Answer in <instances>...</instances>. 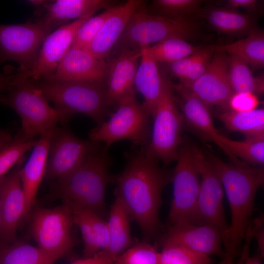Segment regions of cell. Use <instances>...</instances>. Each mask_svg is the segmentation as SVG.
Here are the masks:
<instances>
[{
    "label": "cell",
    "mask_w": 264,
    "mask_h": 264,
    "mask_svg": "<svg viewBox=\"0 0 264 264\" xmlns=\"http://www.w3.org/2000/svg\"><path fill=\"white\" fill-rule=\"evenodd\" d=\"M125 157L123 169L113 177L114 194L127 210L130 220L150 238L161 228L159 212L163 203L162 193L172 181V173L146 156L141 149L132 148Z\"/></svg>",
    "instance_id": "1"
},
{
    "label": "cell",
    "mask_w": 264,
    "mask_h": 264,
    "mask_svg": "<svg viewBox=\"0 0 264 264\" xmlns=\"http://www.w3.org/2000/svg\"><path fill=\"white\" fill-rule=\"evenodd\" d=\"M205 154L220 176L231 211V222L222 242L224 256L220 264H234L252 223L255 195L264 183V168L228 163L211 153Z\"/></svg>",
    "instance_id": "2"
},
{
    "label": "cell",
    "mask_w": 264,
    "mask_h": 264,
    "mask_svg": "<svg viewBox=\"0 0 264 264\" xmlns=\"http://www.w3.org/2000/svg\"><path fill=\"white\" fill-rule=\"evenodd\" d=\"M112 159L102 144L86 161L68 176L56 181L54 188L64 202L89 210L101 217L106 211L105 194L114 176Z\"/></svg>",
    "instance_id": "3"
},
{
    "label": "cell",
    "mask_w": 264,
    "mask_h": 264,
    "mask_svg": "<svg viewBox=\"0 0 264 264\" xmlns=\"http://www.w3.org/2000/svg\"><path fill=\"white\" fill-rule=\"evenodd\" d=\"M31 81L48 101L54 103L55 108L72 116L85 114L97 125L112 112L108 101L106 82Z\"/></svg>",
    "instance_id": "4"
},
{
    "label": "cell",
    "mask_w": 264,
    "mask_h": 264,
    "mask_svg": "<svg viewBox=\"0 0 264 264\" xmlns=\"http://www.w3.org/2000/svg\"><path fill=\"white\" fill-rule=\"evenodd\" d=\"M12 88L0 94V103L13 109L22 122L21 133L29 139L52 131L65 124L71 114L51 107L42 92L29 80L11 81Z\"/></svg>",
    "instance_id": "5"
},
{
    "label": "cell",
    "mask_w": 264,
    "mask_h": 264,
    "mask_svg": "<svg viewBox=\"0 0 264 264\" xmlns=\"http://www.w3.org/2000/svg\"><path fill=\"white\" fill-rule=\"evenodd\" d=\"M115 110L108 119L89 131V139L102 143L107 149L124 140H129L132 148H145L151 137V116L135 93L123 99Z\"/></svg>",
    "instance_id": "6"
},
{
    "label": "cell",
    "mask_w": 264,
    "mask_h": 264,
    "mask_svg": "<svg viewBox=\"0 0 264 264\" xmlns=\"http://www.w3.org/2000/svg\"><path fill=\"white\" fill-rule=\"evenodd\" d=\"M151 117L153 123L150 139L141 149L149 158L167 166L177 159L184 140L181 131L184 123L171 82L167 79Z\"/></svg>",
    "instance_id": "7"
},
{
    "label": "cell",
    "mask_w": 264,
    "mask_h": 264,
    "mask_svg": "<svg viewBox=\"0 0 264 264\" xmlns=\"http://www.w3.org/2000/svg\"><path fill=\"white\" fill-rule=\"evenodd\" d=\"M198 33V25L195 22H177L151 15L143 4L131 17L114 47L118 51L125 48L139 51L170 38L186 41L195 38Z\"/></svg>",
    "instance_id": "8"
},
{
    "label": "cell",
    "mask_w": 264,
    "mask_h": 264,
    "mask_svg": "<svg viewBox=\"0 0 264 264\" xmlns=\"http://www.w3.org/2000/svg\"><path fill=\"white\" fill-rule=\"evenodd\" d=\"M172 173L173 194L169 220L170 226L201 224L197 212L200 175L195 162L194 145L183 141Z\"/></svg>",
    "instance_id": "9"
},
{
    "label": "cell",
    "mask_w": 264,
    "mask_h": 264,
    "mask_svg": "<svg viewBox=\"0 0 264 264\" xmlns=\"http://www.w3.org/2000/svg\"><path fill=\"white\" fill-rule=\"evenodd\" d=\"M54 30L36 19L17 24H0V64L8 61L19 65V73L33 68L40 48Z\"/></svg>",
    "instance_id": "10"
},
{
    "label": "cell",
    "mask_w": 264,
    "mask_h": 264,
    "mask_svg": "<svg viewBox=\"0 0 264 264\" xmlns=\"http://www.w3.org/2000/svg\"><path fill=\"white\" fill-rule=\"evenodd\" d=\"M74 224L71 210L64 202L53 209H37L32 217L30 233L38 247L57 260L74 245Z\"/></svg>",
    "instance_id": "11"
},
{
    "label": "cell",
    "mask_w": 264,
    "mask_h": 264,
    "mask_svg": "<svg viewBox=\"0 0 264 264\" xmlns=\"http://www.w3.org/2000/svg\"><path fill=\"white\" fill-rule=\"evenodd\" d=\"M102 144L80 139L69 130L56 127L50 140L44 178L57 181L68 176Z\"/></svg>",
    "instance_id": "12"
},
{
    "label": "cell",
    "mask_w": 264,
    "mask_h": 264,
    "mask_svg": "<svg viewBox=\"0 0 264 264\" xmlns=\"http://www.w3.org/2000/svg\"><path fill=\"white\" fill-rule=\"evenodd\" d=\"M195 162L200 175L197 212L201 224L210 225L220 234L222 242L228 229L223 207V188L217 171L205 153L194 146Z\"/></svg>",
    "instance_id": "13"
},
{
    "label": "cell",
    "mask_w": 264,
    "mask_h": 264,
    "mask_svg": "<svg viewBox=\"0 0 264 264\" xmlns=\"http://www.w3.org/2000/svg\"><path fill=\"white\" fill-rule=\"evenodd\" d=\"M88 19L75 20L49 33L43 43L33 69L27 73L17 72L12 75V80L49 79L71 47L77 30Z\"/></svg>",
    "instance_id": "14"
},
{
    "label": "cell",
    "mask_w": 264,
    "mask_h": 264,
    "mask_svg": "<svg viewBox=\"0 0 264 264\" xmlns=\"http://www.w3.org/2000/svg\"><path fill=\"white\" fill-rule=\"evenodd\" d=\"M229 57L215 51L203 74L194 82L183 85L209 107H227L233 93L228 77Z\"/></svg>",
    "instance_id": "15"
},
{
    "label": "cell",
    "mask_w": 264,
    "mask_h": 264,
    "mask_svg": "<svg viewBox=\"0 0 264 264\" xmlns=\"http://www.w3.org/2000/svg\"><path fill=\"white\" fill-rule=\"evenodd\" d=\"M22 163L0 178V241L3 245L15 242L18 227L24 219L25 197L19 174Z\"/></svg>",
    "instance_id": "16"
},
{
    "label": "cell",
    "mask_w": 264,
    "mask_h": 264,
    "mask_svg": "<svg viewBox=\"0 0 264 264\" xmlns=\"http://www.w3.org/2000/svg\"><path fill=\"white\" fill-rule=\"evenodd\" d=\"M162 243L180 245L209 256H224L220 232L206 224H182L170 226L162 239Z\"/></svg>",
    "instance_id": "17"
},
{
    "label": "cell",
    "mask_w": 264,
    "mask_h": 264,
    "mask_svg": "<svg viewBox=\"0 0 264 264\" xmlns=\"http://www.w3.org/2000/svg\"><path fill=\"white\" fill-rule=\"evenodd\" d=\"M108 63L96 59L86 49L71 46L47 80L106 83Z\"/></svg>",
    "instance_id": "18"
},
{
    "label": "cell",
    "mask_w": 264,
    "mask_h": 264,
    "mask_svg": "<svg viewBox=\"0 0 264 264\" xmlns=\"http://www.w3.org/2000/svg\"><path fill=\"white\" fill-rule=\"evenodd\" d=\"M138 50L123 48L108 63L106 81L108 103L116 108L123 99L135 93L134 82L139 57Z\"/></svg>",
    "instance_id": "19"
},
{
    "label": "cell",
    "mask_w": 264,
    "mask_h": 264,
    "mask_svg": "<svg viewBox=\"0 0 264 264\" xmlns=\"http://www.w3.org/2000/svg\"><path fill=\"white\" fill-rule=\"evenodd\" d=\"M144 3V0H129L117 5L84 49L96 59L105 60L112 51L133 12Z\"/></svg>",
    "instance_id": "20"
},
{
    "label": "cell",
    "mask_w": 264,
    "mask_h": 264,
    "mask_svg": "<svg viewBox=\"0 0 264 264\" xmlns=\"http://www.w3.org/2000/svg\"><path fill=\"white\" fill-rule=\"evenodd\" d=\"M171 84L179 96V101H176L184 122L216 144L228 156L221 141L222 135L215 128L209 107L182 84Z\"/></svg>",
    "instance_id": "21"
},
{
    "label": "cell",
    "mask_w": 264,
    "mask_h": 264,
    "mask_svg": "<svg viewBox=\"0 0 264 264\" xmlns=\"http://www.w3.org/2000/svg\"><path fill=\"white\" fill-rule=\"evenodd\" d=\"M106 0H57L45 1L39 7V18L53 30L72 19H88L99 10L114 5ZM58 28V27H57Z\"/></svg>",
    "instance_id": "22"
},
{
    "label": "cell",
    "mask_w": 264,
    "mask_h": 264,
    "mask_svg": "<svg viewBox=\"0 0 264 264\" xmlns=\"http://www.w3.org/2000/svg\"><path fill=\"white\" fill-rule=\"evenodd\" d=\"M54 130L40 136L27 161L22 168L19 169V174L25 197L24 219L29 215L35 202L40 184L44 178L49 145Z\"/></svg>",
    "instance_id": "23"
},
{
    "label": "cell",
    "mask_w": 264,
    "mask_h": 264,
    "mask_svg": "<svg viewBox=\"0 0 264 264\" xmlns=\"http://www.w3.org/2000/svg\"><path fill=\"white\" fill-rule=\"evenodd\" d=\"M197 17L205 19L219 33L229 36H247L258 28L256 17L226 7L201 8Z\"/></svg>",
    "instance_id": "24"
},
{
    "label": "cell",
    "mask_w": 264,
    "mask_h": 264,
    "mask_svg": "<svg viewBox=\"0 0 264 264\" xmlns=\"http://www.w3.org/2000/svg\"><path fill=\"white\" fill-rule=\"evenodd\" d=\"M134 82V89L144 99L143 104L151 117L162 94L165 79L160 73L158 63L146 56H141Z\"/></svg>",
    "instance_id": "25"
},
{
    "label": "cell",
    "mask_w": 264,
    "mask_h": 264,
    "mask_svg": "<svg viewBox=\"0 0 264 264\" xmlns=\"http://www.w3.org/2000/svg\"><path fill=\"white\" fill-rule=\"evenodd\" d=\"M130 220L127 210L120 199L115 197L110 207L109 219L107 221L109 243L107 249L104 250L114 262L132 243Z\"/></svg>",
    "instance_id": "26"
},
{
    "label": "cell",
    "mask_w": 264,
    "mask_h": 264,
    "mask_svg": "<svg viewBox=\"0 0 264 264\" xmlns=\"http://www.w3.org/2000/svg\"><path fill=\"white\" fill-rule=\"evenodd\" d=\"M217 108L215 115L230 132L241 133L246 137L264 136V109L237 112L228 107Z\"/></svg>",
    "instance_id": "27"
},
{
    "label": "cell",
    "mask_w": 264,
    "mask_h": 264,
    "mask_svg": "<svg viewBox=\"0 0 264 264\" xmlns=\"http://www.w3.org/2000/svg\"><path fill=\"white\" fill-rule=\"evenodd\" d=\"M213 45L215 51L235 55L253 69L264 67V33L262 29L258 28L246 38L229 44Z\"/></svg>",
    "instance_id": "28"
},
{
    "label": "cell",
    "mask_w": 264,
    "mask_h": 264,
    "mask_svg": "<svg viewBox=\"0 0 264 264\" xmlns=\"http://www.w3.org/2000/svg\"><path fill=\"white\" fill-rule=\"evenodd\" d=\"M221 141L233 164L239 166H262L264 163V136L246 137L242 141L222 135Z\"/></svg>",
    "instance_id": "29"
},
{
    "label": "cell",
    "mask_w": 264,
    "mask_h": 264,
    "mask_svg": "<svg viewBox=\"0 0 264 264\" xmlns=\"http://www.w3.org/2000/svg\"><path fill=\"white\" fill-rule=\"evenodd\" d=\"M202 47L192 45L182 38L172 37L142 48L138 55L148 56L157 63L168 64L192 55Z\"/></svg>",
    "instance_id": "30"
},
{
    "label": "cell",
    "mask_w": 264,
    "mask_h": 264,
    "mask_svg": "<svg viewBox=\"0 0 264 264\" xmlns=\"http://www.w3.org/2000/svg\"><path fill=\"white\" fill-rule=\"evenodd\" d=\"M228 77L233 91L249 92L257 96L264 91V75L254 76L249 66L243 60L233 54H229Z\"/></svg>",
    "instance_id": "31"
},
{
    "label": "cell",
    "mask_w": 264,
    "mask_h": 264,
    "mask_svg": "<svg viewBox=\"0 0 264 264\" xmlns=\"http://www.w3.org/2000/svg\"><path fill=\"white\" fill-rule=\"evenodd\" d=\"M203 0H154L146 9L151 15L175 21L193 22L201 9Z\"/></svg>",
    "instance_id": "32"
},
{
    "label": "cell",
    "mask_w": 264,
    "mask_h": 264,
    "mask_svg": "<svg viewBox=\"0 0 264 264\" xmlns=\"http://www.w3.org/2000/svg\"><path fill=\"white\" fill-rule=\"evenodd\" d=\"M0 246V264H54L56 260L38 247L15 242Z\"/></svg>",
    "instance_id": "33"
},
{
    "label": "cell",
    "mask_w": 264,
    "mask_h": 264,
    "mask_svg": "<svg viewBox=\"0 0 264 264\" xmlns=\"http://www.w3.org/2000/svg\"><path fill=\"white\" fill-rule=\"evenodd\" d=\"M37 140L29 139L19 132L9 144L0 148V178L15 165L22 163L24 154L33 148Z\"/></svg>",
    "instance_id": "34"
},
{
    "label": "cell",
    "mask_w": 264,
    "mask_h": 264,
    "mask_svg": "<svg viewBox=\"0 0 264 264\" xmlns=\"http://www.w3.org/2000/svg\"><path fill=\"white\" fill-rule=\"evenodd\" d=\"M160 253V264H210L209 256L186 247L173 244H163Z\"/></svg>",
    "instance_id": "35"
},
{
    "label": "cell",
    "mask_w": 264,
    "mask_h": 264,
    "mask_svg": "<svg viewBox=\"0 0 264 264\" xmlns=\"http://www.w3.org/2000/svg\"><path fill=\"white\" fill-rule=\"evenodd\" d=\"M115 264H160V253L147 242L129 247L115 260Z\"/></svg>",
    "instance_id": "36"
},
{
    "label": "cell",
    "mask_w": 264,
    "mask_h": 264,
    "mask_svg": "<svg viewBox=\"0 0 264 264\" xmlns=\"http://www.w3.org/2000/svg\"><path fill=\"white\" fill-rule=\"evenodd\" d=\"M116 5L87 19L77 30L71 46L85 48L96 35L104 22L112 14Z\"/></svg>",
    "instance_id": "37"
},
{
    "label": "cell",
    "mask_w": 264,
    "mask_h": 264,
    "mask_svg": "<svg viewBox=\"0 0 264 264\" xmlns=\"http://www.w3.org/2000/svg\"><path fill=\"white\" fill-rule=\"evenodd\" d=\"M73 215V221L80 229L84 241V258L90 257L98 252L96 246L92 226L89 220L88 210L68 204Z\"/></svg>",
    "instance_id": "38"
},
{
    "label": "cell",
    "mask_w": 264,
    "mask_h": 264,
    "mask_svg": "<svg viewBox=\"0 0 264 264\" xmlns=\"http://www.w3.org/2000/svg\"><path fill=\"white\" fill-rule=\"evenodd\" d=\"M215 50L213 45L202 47L196 52V58L183 81L180 83L187 85L200 77L207 68Z\"/></svg>",
    "instance_id": "39"
},
{
    "label": "cell",
    "mask_w": 264,
    "mask_h": 264,
    "mask_svg": "<svg viewBox=\"0 0 264 264\" xmlns=\"http://www.w3.org/2000/svg\"><path fill=\"white\" fill-rule=\"evenodd\" d=\"M88 213L93 231L97 250L98 252L105 250L109 243L108 222L92 212L88 210Z\"/></svg>",
    "instance_id": "40"
},
{
    "label": "cell",
    "mask_w": 264,
    "mask_h": 264,
    "mask_svg": "<svg viewBox=\"0 0 264 264\" xmlns=\"http://www.w3.org/2000/svg\"><path fill=\"white\" fill-rule=\"evenodd\" d=\"M258 96L249 92L233 93L227 104L230 110L237 112H246L257 109Z\"/></svg>",
    "instance_id": "41"
},
{
    "label": "cell",
    "mask_w": 264,
    "mask_h": 264,
    "mask_svg": "<svg viewBox=\"0 0 264 264\" xmlns=\"http://www.w3.org/2000/svg\"><path fill=\"white\" fill-rule=\"evenodd\" d=\"M196 58L194 54L172 63L165 64L167 72L178 78L180 82L183 81Z\"/></svg>",
    "instance_id": "42"
},
{
    "label": "cell",
    "mask_w": 264,
    "mask_h": 264,
    "mask_svg": "<svg viewBox=\"0 0 264 264\" xmlns=\"http://www.w3.org/2000/svg\"><path fill=\"white\" fill-rule=\"evenodd\" d=\"M224 7L236 10L241 8L246 12V14L256 17L262 13V1L257 0H227L225 2Z\"/></svg>",
    "instance_id": "43"
},
{
    "label": "cell",
    "mask_w": 264,
    "mask_h": 264,
    "mask_svg": "<svg viewBox=\"0 0 264 264\" xmlns=\"http://www.w3.org/2000/svg\"><path fill=\"white\" fill-rule=\"evenodd\" d=\"M70 264H115V263L102 250L90 257L77 260Z\"/></svg>",
    "instance_id": "44"
},
{
    "label": "cell",
    "mask_w": 264,
    "mask_h": 264,
    "mask_svg": "<svg viewBox=\"0 0 264 264\" xmlns=\"http://www.w3.org/2000/svg\"><path fill=\"white\" fill-rule=\"evenodd\" d=\"M253 239L250 234H247L244 238V244L241 251V255L238 262L234 264H244L246 258L249 256V245Z\"/></svg>",
    "instance_id": "45"
},
{
    "label": "cell",
    "mask_w": 264,
    "mask_h": 264,
    "mask_svg": "<svg viewBox=\"0 0 264 264\" xmlns=\"http://www.w3.org/2000/svg\"><path fill=\"white\" fill-rule=\"evenodd\" d=\"M11 76H7L0 73V94L8 92L12 88L11 85Z\"/></svg>",
    "instance_id": "46"
},
{
    "label": "cell",
    "mask_w": 264,
    "mask_h": 264,
    "mask_svg": "<svg viewBox=\"0 0 264 264\" xmlns=\"http://www.w3.org/2000/svg\"><path fill=\"white\" fill-rule=\"evenodd\" d=\"M14 137L9 131L0 129V148L8 145Z\"/></svg>",
    "instance_id": "47"
},
{
    "label": "cell",
    "mask_w": 264,
    "mask_h": 264,
    "mask_svg": "<svg viewBox=\"0 0 264 264\" xmlns=\"http://www.w3.org/2000/svg\"><path fill=\"white\" fill-rule=\"evenodd\" d=\"M262 257L259 253L253 257H250L248 256L245 259L244 264H262L261 261Z\"/></svg>",
    "instance_id": "48"
},
{
    "label": "cell",
    "mask_w": 264,
    "mask_h": 264,
    "mask_svg": "<svg viewBox=\"0 0 264 264\" xmlns=\"http://www.w3.org/2000/svg\"></svg>",
    "instance_id": "49"
}]
</instances>
